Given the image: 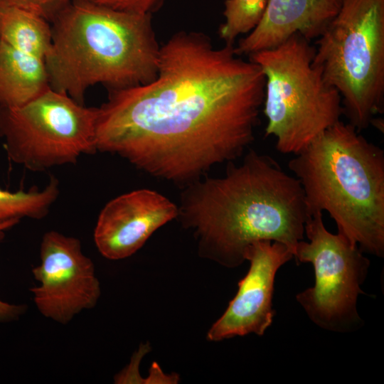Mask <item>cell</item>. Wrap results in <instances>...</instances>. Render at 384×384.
Segmentation results:
<instances>
[{"label":"cell","mask_w":384,"mask_h":384,"mask_svg":"<svg viewBox=\"0 0 384 384\" xmlns=\"http://www.w3.org/2000/svg\"><path fill=\"white\" fill-rule=\"evenodd\" d=\"M93 4L111 9L139 14H151L164 0H73Z\"/></svg>","instance_id":"ac0fdd59"},{"label":"cell","mask_w":384,"mask_h":384,"mask_svg":"<svg viewBox=\"0 0 384 384\" xmlns=\"http://www.w3.org/2000/svg\"><path fill=\"white\" fill-rule=\"evenodd\" d=\"M288 163L309 215L326 211L338 233L363 252L384 256V151L339 120Z\"/></svg>","instance_id":"277c9868"},{"label":"cell","mask_w":384,"mask_h":384,"mask_svg":"<svg viewBox=\"0 0 384 384\" xmlns=\"http://www.w3.org/2000/svg\"><path fill=\"white\" fill-rule=\"evenodd\" d=\"M49 88V77L43 59L0 41V107H20Z\"/></svg>","instance_id":"4fadbf2b"},{"label":"cell","mask_w":384,"mask_h":384,"mask_svg":"<svg viewBox=\"0 0 384 384\" xmlns=\"http://www.w3.org/2000/svg\"><path fill=\"white\" fill-rule=\"evenodd\" d=\"M176 219L191 232L198 255L235 268L259 240L277 241L294 252L309 217L299 180L271 156L249 150L225 174L182 187Z\"/></svg>","instance_id":"7a4b0ae2"},{"label":"cell","mask_w":384,"mask_h":384,"mask_svg":"<svg viewBox=\"0 0 384 384\" xmlns=\"http://www.w3.org/2000/svg\"><path fill=\"white\" fill-rule=\"evenodd\" d=\"M60 194L59 181L50 177L43 190L12 192L0 188V222L46 217Z\"/></svg>","instance_id":"9a60e30c"},{"label":"cell","mask_w":384,"mask_h":384,"mask_svg":"<svg viewBox=\"0 0 384 384\" xmlns=\"http://www.w3.org/2000/svg\"><path fill=\"white\" fill-rule=\"evenodd\" d=\"M294 257L292 250L277 241L259 240L245 252L250 267L223 314L210 328L207 338L219 341L236 336H262L271 326L274 280L278 270Z\"/></svg>","instance_id":"30bf717a"},{"label":"cell","mask_w":384,"mask_h":384,"mask_svg":"<svg viewBox=\"0 0 384 384\" xmlns=\"http://www.w3.org/2000/svg\"><path fill=\"white\" fill-rule=\"evenodd\" d=\"M343 0H268L259 23L234 47L238 55H250L277 46L299 33L317 38L338 12Z\"/></svg>","instance_id":"7c38bea8"},{"label":"cell","mask_w":384,"mask_h":384,"mask_svg":"<svg viewBox=\"0 0 384 384\" xmlns=\"http://www.w3.org/2000/svg\"><path fill=\"white\" fill-rule=\"evenodd\" d=\"M97 112L50 87L20 107H0V137L9 159L30 171L74 164L97 151Z\"/></svg>","instance_id":"52a82bcc"},{"label":"cell","mask_w":384,"mask_h":384,"mask_svg":"<svg viewBox=\"0 0 384 384\" xmlns=\"http://www.w3.org/2000/svg\"><path fill=\"white\" fill-rule=\"evenodd\" d=\"M151 17L71 0L50 22L44 60L50 87L84 105L91 86L115 90L154 80L161 46Z\"/></svg>","instance_id":"3957f363"},{"label":"cell","mask_w":384,"mask_h":384,"mask_svg":"<svg viewBox=\"0 0 384 384\" xmlns=\"http://www.w3.org/2000/svg\"><path fill=\"white\" fill-rule=\"evenodd\" d=\"M315 47L299 33L249 55L265 77V136L277 150L297 154L343 115L338 91L313 64Z\"/></svg>","instance_id":"5b68a950"},{"label":"cell","mask_w":384,"mask_h":384,"mask_svg":"<svg viewBox=\"0 0 384 384\" xmlns=\"http://www.w3.org/2000/svg\"><path fill=\"white\" fill-rule=\"evenodd\" d=\"M0 41L45 60L52 44L51 24L31 11L0 6Z\"/></svg>","instance_id":"5bb4252c"},{"label":"cell","mask_w":384,"mask_h":384,"mask_svg":"<svg viewBox=\"0 0 384 384\" xmlns=\"http://www.w3.org/2000/svg\"><path fill=\"white\" fill-rule=\"evenodd\" d=\"M260 67L233 45L178 31L160 47L157 74L143 85L110 90L98 108V151L178 186L242 156L255 139L265 98Z\"/></svg>","instance_id":"6da1fadb"},{"label":"cell","mask_w":384,"mask_h":384,"mask_svg":"<svg viewBox=\"0 0 384 384\" xmlns=\"http://www.w3.org/2000/svg\"><path fill=\"white\" fill-rule=\"evenodd\" d=\"M177 215V205L164 195L148 188L134 190L105 204L98 215L93 239L105 258L124 259Z\"/></svg>","instance_id":"8fae6325"},{"label":"cell","mask_w":384,"mask_h":384,"mask_svg":"<svg viewBox=\"0 0 384 384\" xmlns=\"http://www.w3.org/2000/svg\"><path fill=\"white\" fill-rule=\"evenodd\" d=\"M313 64L361 132L384 111V0H343L316 38Z\"/></svg>","instance_id":"8992f818"},{"label":"cell","mask_w":384,"mask_h":384,"mask_svg":"<svg viewBox=\"0 0 384 384\" xmlns=\"http://www.w3.org/2000/svg\"><path fill=\"white\" fill-rule=\"evenodd\" d=\"M19 220L0 222V235L18 223ZM23 304H12L0 299V323L11 322L18 319L26 311Z\"/></svg>","instance_id":"d6986e66"},{"label":"cell","mask_w":384,"mask_h":384,"mask_svg":"<svg viewBox=\"0 0 384 384\" xmlns=\"http://www.w3.org/2000/svg\"><path fill=\"white\" fill-rule=\"evenodd\" d=\"M309 241H299L294 257L311 263L314 285L296 296L310 320L319 327L333 332L358 329L363 321L357 302L363 294L361 286L368 275L370 260L358 245L340 233L325 227L323 213L310 215L304 227Z\"/></svg>","instance_id":"ba28073f"},{"label":"cell","mask_w":384,"mask_h":384,"mask_svg":"<svg viewBox=\"0 0 384 384\" xmlns=\"http://www.w3.org/2000/svg\"><path fill=\"white\" fill-rule=\"evenodd\" d=\"M71 0H0V6H14L35 13L50 23Z\"/></svg>","instance_id":"e0dca14e"},{"label":"cell","mask_w":384,"mask_h":384,"mask_svg":"<svg viewBox=\"0 0 384 384\" xmlns=\"http://www.w3.org/2000/svg\"><path fill=\"white\" fill-rule=\"evenodd\" d=\"M40 259L32 269L38 285L30 291L42 316L65 325L97 305L100 283L79 239L55 230L46 232L41 242Z\"/></svg>","instance_id":"9c48e42d"},{"label":"cell","mask_w":384,"mask_h":384,"mask_svg":"<svg viewBox=\"0 0 384 384\" xmlns=\"http://www.w3.org/2000/svg\"><path fill=\"white\" fill-rule=\"evenodd\" d=\"M267 4L268 0H225L220 38L225 44L233 45L238 36L250 33L262 21Z\"/></svg>","instance_id":"2e32d148"}]
</instances>
